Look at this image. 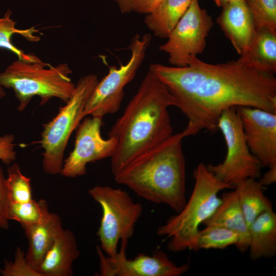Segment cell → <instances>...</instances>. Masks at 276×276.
I'll return each mask as SVG.
<instances>
[{"label": "cell", "instance_id": "9", "mask_svg": "<svg viewBox=\"0 0 276 276\" xmlns=\"http://www.w3.org/2000/svg\"><path fill=\"white\" fill-rule=\"evenodd\" d=\"M151 40L149 34H137L133 37L129 47L131 54L128 62L119 67H109L108 74L98 81L88 99L83 111L84 118L90 116L103 118L119 110L124 98V88L135 77Z\"/></svg>", "mask_w": 276, "mask_h": 276}, {"label": "cell", "instance_id": "30", "mask_svg": "<svg viewBox=\"0 0 276 276\" xmlns=\"http://www.w3.org/2000/svg\"><path fill=\"white\" fill-rule=\"evenodd\" d=\"M15 136L13 134H7L0 136V160L9 165L15 160L16 152L14 150L13 142Z\"/></svg>", "mask_w": 276, "mask_h": 276}, {"label": "cell", "instance_id": "21", "mask_svg": "<svg viewBox=\"0 0 276 276\" xmlns=\"http://www.w3.org/2000/svg\"><path fill=\"white\" fill-rule=\"evenodd\" d=\"M244 57L255 68L274 74L276 72V32L257 30Z\"/></svg>", "mask_w": 276, "mask_h": 276}, {"label": "cell", "instance_id": "24", "mask_svg": "<svg viewBox=\"0 0 276 276\" xmlns=\"http://www.w3.org/2000/svg\"><path fill=\"white\" fill-rule=\"evenodd\" d=\"M239 240L238 234L231 229L216 225H206L199 232L197 246L198 250L223 249L231 245L236 246Z\"/></svg>", "mask_w": 276, "mask_h": 276}, {"label": "cell", "instance_id": "6", "mask_svg": "<svg viewBox=\"0 0 276 276\" xmlns=\"http://www.w3.org/2000/svg\"><path fill=\"white\" fill-rule=\"evenodd\" d=\"M99 80L94 74L81 78L76 84L74 94L60 108L57 115L43 125L38 143L44 149L42 166L50 175L61 173L64 151L71 134L84 118L83 111L88 99Z\"/></svg>", "mask_w": 276, "mask_h": 276}, {"label": "cell", "instance_id": "20", "mask_svg": "<svg viewBox=\"0 0 276 276\" xmlns=\"http://www.w3.org/2000/svg\"><path fill=\"white\" fill-rule=\"evenodd\" d=\"M264 187L254 178L245 179L234 186V189L248 227L261 214L273 210L271 201L264 193Z\"/></svg>", "mask_w": 276, "mask_h": 276}, {"label": "cell", "instance_id": "18", "mask_svg": "<svg viewBox=\"0 0 276 276\" xmlns=\"http://www.w3.org/2000/svg\"><path fill=\"white\" fill-rule=\"evenodd\" d=\"M249 257L252 261L272 258L276 254V214L273 210L259 215L249 225Z\"/></svg>", "mask_w": 276, "mask_h": 276}, {"label": "cell", "instance_id": "27", "mask_svg": "<svg viewBox=\"0 0 276 276\" xmlns=\"http://www.w3.org/2000/svg\"><path fill=\"white\" fill-rule=\"evenodd\" d=\"M5 265L0 269L3 276H41L28 263L24 251L19 247L16 249L13 261L5 260Z\"/></svg>", "mask_w": 276, "mask_h": 276}, {"label": "cell", "instance_id": "17", "mask_svg": "<svg viewBox=\"0 0 276 276\" xmlns=\"http://www.w3.org/2000/svg\"><path fill=\"white\" fill-rule=\"evenodd\" d=\"M28 240L26 259L30 266L38 272L45 254L62 229L59 215L50 213L41 222L23 228Z\"/></svg>", "mask_w": 276, "mask_h": 276}, {"label": "cell", "instance_id": "1", "mask_svg": "<svg viewBox=\"0 0 276 276\" xmlns=\"http://www.w3.org/2000/svg\"><path fill=\"white\" fill-rule=\"evenodd\" d=\"M149 71L168 88L188 119L185 137L212 132L225 110L241 106L276 112V78L253 67L242 56L221 64L197 57L184 67L152 64Z\"/></svg>", "mask_w": 276, "mask_h": 276}, {"label": "cell", "instance_id": "19", "mask_svg": "<svg viewBox=\"0 0 276 276\" xmlns=\"http://www.w3.org/2000/svg\"><path fill=\"white\" fill-rule=\"evenodd\" d=\"M193 1L162 0L153 11L146 14L144 22L155 36L167 38Z\"/></svg>", "mask_w": 276, "mask_h": 276}, {"label": "cell", "instance_id": "29", "mask_svg": "<svg viewBox=\"0 0 276 276\" xmlns=\"http://www.w3.org/2000/svg\"><path fill=\"white\" fill-rule=\"evenodd\" d=\"M5 179L3 169L0 167V227L9 228V208L10 200L5 186Z\"/></svg>", "mask_w": 276, "mask_h": 276}, {"label": "cell", "instance_id": "12", "mask_svg": "<svg viewBox=\"0 0 276 276\" xmlns=\"http://www.w3.org/2000/svg\"><path fill=\"white\" fill-rule=\"evenodd\" d=\"M102 119L96 117L86 118L78 125L74 148L63 160L60 173L63 176L71 178L83 176L86 174L87 164L111 158L114 154L117 140L102 136Z\"/></svg>", "mask_w": 276, "mask_h": 276}, {"label": "cell", "instance_id": "5", "mask_svg": "<svg viewBox=\"0 0 276 276\" xmlns=\"http://www.w3.org/2000/svg\"><path fill=\"white\" fill-rule=\"evenodd\" d=\"M72 73L67 63L53 66L41 60L26 61L18 59L0 73V86L12 89L23 111L34 96L44 104L52 98L65 103L74 94L76 84L70 77Z\"/></svg>", "mask_w": 276, "mask_h": 276}, {"label": "cell", "instance_id": "3", "mask_svg": "<svg viewBox=\"0 0 276 276\" xmlns=\"http://www.w3.org/2000/svg\"><path fill=\"white\" fill-rule=\"evenodd\" d=\"M184 137L182 132L172 134L138 155L113 175L116 182L140 197L179 212L187 202Z\"/></svg>", "mask_w": 276, "mask_h": 276}, {"label": "cell", "instance_id": "32", "mask_svg": "<svg viewBox=\"0 0 276 276\" xmlns=\"http://www.w3.org/2000/svg\"><path fill=\"white\" fill-rule=\"evenodd\" d=\"M216 4L218 7H223L225 5L227 4L228 3L234 1L235 0H214Z\"/></svg>", "mask_w": 276, "mask_h": 276}, {"label": "cell", "instance_id": "16", "mask_svg": "<svg viewBox=\"0 0 276 276\" xmlns=\"http://www.w3.org/2000/svg\"><path fill=\"white\" fill-rule=\"evenodd\" d=\"M221 202L213 215L202 224L224 227L237 233L239 237L237 249L244 253L249 245V227L240 208L235 190L223 193Z\"/></svg>", "mask_w": 276, "mask_h": 276}, {"label": "cell", "instance_id": "7", "mask_svg": "<svg viewBox=\"0 0 276 276\" xmlns=\"http://www.w3.org/2000/svg\"><path fill=\"white\" fill-rule=\"evenodd\" d=\"M101 206L102 215L96 233L100 247L108 256L118 252L120 240H129L142 214L143 207L134 202L129 194L121 189L108 186H96L88 191Z\"/></svg>", "mask_w": 276, "mask_h": 276}, {"label": "cell", "instance_id": "2", "mask_svg": "<svg viewBox=\"0 0 276 276\" xmlns=\"http://www.w3.org/2000/svg\"><path fill=\"white\" fill-rule=\"evenodd\" d=\"M176 106L167 86L149 71L108 137L117 140L111 158L113 175L131 160L159 145L173 134L168 108Z\"/></svg>", "mask_w": 276, "mask_h": 276}, {"label": "cell", "instance_id": "28", "mask_svg": "<svg viewBox=\"0 0 276 276\" xmlns=\"http://www.w3.org/2000/svg\"><path fill=\"white\" fill-rule=\"evenodd\" d=\"M123 13L135 12L147 14L153 11L162 0H113Z\"/></svg>", "mask_w": 276, "mask_h": 276}, {"label": "cell", "instance_id": "11", "mask_svg": "<svg viewBox=\"0 0 276 276\" xmlns=\"http://www.w3.org/2000/svg\"><path fill=\"white\" fill-rule=\"evenodd\" d=\"M128 240H121L120 249L113 256L106 255L98 245L96 251L101 276H180L189 269L188 264L177 265L162 250L152 256L140 254L128 259L126 249Z\"/></svg>", "mask_w": 276, "mask_h": 276}, {"label": "cell", "instance_id": "14", "mask_svg": "<svg viewBox=\"0 0 276 276\" xmlns=\"http://www.w3.org/2000/svg\"><path fill=\"white\" fill-rule=\"evenodd\" d=\"M217 23L237 52L245 54L256 35L257 29L246 0H235L222 7Z\"/></svg>", "mask_w": 276, "mask_h": 276}, {"label": "cell", "instance_id": "25", "mask_svg": "<svg viewBox=\"0 0 276 276\" xmlns=\"http://www.w3.org/2000/svg\"><path fill=\"white\" fill-rule=\"evenodd\" d=\"M7 173L5 186L10 201L22 203L32 200L31 178L21 172L17 164L14 163L10 167Z\"/></svg>", "mask_w": 276, "mask_h": 276}, {"label": "cell", "instance_id": "8", "mask_svg": "<svg viewBox=\"0 0 276 276\" xmlns=\"http://www.w3.org/2000/svg\"><path fill=\"white\" fill-rule=\"evenodd\" d=\"M217 127L223 135L227 153L221 163L208 165V169L218 180L234 187L245 179L259 178L262 166L249 150L236 107L223 111Z\"/></svg>", "mask_w": 276, "mask_h": 276}, {"label": "cell", "instance_id": "15", "mask_svg": "<svg viewBox=\"0 0 276 276\" xmlns=\"http://www.w3.org/2000/svg\"><path fill=\"white\" fill-rule=\"evenodd\" d=\"M79 255L74 233L62 228L45 254L38 272L41 276H71L73 263Z\"/></svg>", "mask_w": 276, "mask_h": 276}, {"label": "cell", "instance_id": "31", "mask_svg": "<svg viewBox=\"0 0 276 276\" xmlns=\"http://www.w3.org/2000/svg\"><path fill=\"white\" fill-rule=\"evenodd\" d=\"M269 168V170L259 180L263 187L269 186L276 181V165L272 166Z\"/></svg>", "mask_w": 276, "mask_h": 276}, {"label": "cell", "instance_id": "26", "mask_svg": "<svg viewBox=\"0 0 276 276\" xmlns=\"http://www.w3.org/2000/svg\"><path fill=\"white\" fill-rule=\"evenodd\" d=\"M257 30L276 32V0H246Z\"/></svg>", "mask_w": 276, "mask_h": 276}, {"label": "cell", "instance_id": "33", "mask_svg": "<svg viewBox=\"0 0 276 276\" xmlns=\"http://www.w3.org/2000/svg\"><path fill=\"white\" fill-rule=\"evenodd\" d=\"M5 92L2 87L0 86V98H3L5 95Z\"/></svg>", "mask_w": 276, "mask_h": 276}, {"label": "cell", "instance_id": "4", "mask_svg": "<svg viewBox=\"0 0 276 276\" xmlns=\"http://www.w3.org/2000/svg\"><path fill=\"white\" fill-rule=\"evenodd\" d=\"M193 177L195 183L189 200L179 212L170 217L156 231L158 236L169 239L167 248L170 251H198L197 239L200 225L220 204L222 199L219 193L234 188L218 180L203 163L196 167Z\"/></svg>", "mask_w": 276, "mask_h": 276}, {"label": "cell", "instance_id": "22", "mask_svg": "<svg viewBox=\"0 0 276 276\" xmlns=\"http://www.w3.org/2000/svg\"><path fill=\"white\" fill-rule=\"evenodd\" d=\"M11 11L8 10L3 17H0V48L11 51L19 59L24 61L35 62L40 60L38 57L27 54L13 44L11 37L14 34H19L31 41H36L39 37L34 35L38 31L33 27L25 30L16 28V22L11 18Z\"/></svg>", "mask_w": 276, "mask_h": 276}, {"label": "cell", "instance_id": "23", "mask_svg": "<svg viewBox=\"0 0 276 276\" xmlns=\"http://www.w3.org/2000/svg\"><path fill=\"white\" fill-rule=\"evenodd\" d=\"M45 199L19 203L10 202L9 219L19 222L24 228L41 222L50 214Z\"/></svg>", "mask_w": 276, "mask_h": 276}, {"label": "cell", "instance_id": "13", "mask_svg": "<svg viewBox=\"0 0 276 276\" xmlns=\"http://www.w3.org/2000/svg\"><path fill=\"white\" fill-rule=\"evenodd\" d=\"M236 108L251 153L262 167L276 165V112L251 107Z\"/></svg>", "mask_w": 276, "mask_h": 276}, {"label": "cell", "instance_id": "10", "mask_svg": "<svg viewBox=\"0 0 276 276\" xmlns=\"http://www.w3.org/2000/svg\"><path fill=\"white\" fill-rule=\"evenodd\" d=\"M213 26L211 16L200 7L198 0H193L159 49L168 55L173 66H186L204 50Z\"/></svg>", "mask_w": 276, "mask_h": 276}]
</instances>
